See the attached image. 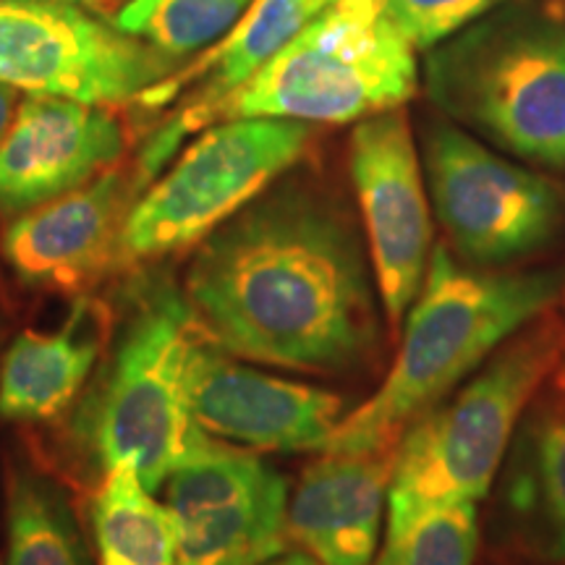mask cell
<instances>
[{
	"instance_id": "23",
	"label": "cell",
	"mask_w": 565,
	"mask_h": 565,
	"mask_svg": "<svg viewBox=\"0 0 565 565\" xmlns=\"http://www.w3.org/2000/svg\"><path fill=\"white\" fill-rule=\"evenodd\" d=\"M511 0H380L416 53H427Z\"/></svg>"
},
{
	"instance_id": "10",
	"label": "cell",
	"mask_w": 565,
	"mask_h": 565,
	"mask_svg": "<svg viewBox=\"0 0 565 565\" xmlns=\"http://www.w3.org/2000/svg\"><path fill=\"white\" fill-rule=\"evenodd\" d=\"M349 168L380 303L398 333L433 257V204L404 108L356 124Z\"/></svg>"
},
{
	"instance_id": "2",
	"label": "cell",
	"mask_w": 565,
	"mask_h": 565,
	"mask_svg": "<svg viewBox=\"0 0 565 565\" xmlns=\"http://www.w3.org/2000/svg\"><path fill=\"white\" fill-rule=\"evenodd\" d=\"M565 270H482L433 246L422 291L401 322L383 385L338 422L322 454H393L416 416L471 377L500 345L555 309Z\"/></svg>"
},
{
	"instance_id": "4",
	"label": "cell",
	"mask_w": 565,
	"mask_h": 565,
	"mask_svg": "<svg viewBox=\"0 0 565 565\" xmlns=\"http://www.w3.org/2000/svg\"><path fill=\"white\" fill-rule=\"evenodd\" d=\"M129 299L108 364L76 416V435L105 471L131 466L158 492L215 437L186 406L183 364L196 324L183 294L162 275H141Z\"/></svg>"
},
{
	"instance_id": "15",
	"label": "cell",
	"mask_w": 565,
	"mask_h": 565,
	"mask_svg": "<svg viewBox=\"0 0 565 565\" xmlns=\"http://www.w3.org/2000/svg\"><path fill=\"white\" fill-rule=\"evenodd\" d=\"M494 482L508 542L529 561L565 565V362L536 391Z\"/></svg>"
},
{
	"instance_id": "11",
	"label": "cell",
	"mask_w": 565,
	"mask_h": 565,
	"mask_svg": "<svg viewBox=\"0 0 565 565\" xmlns=\"http://www.w3.org/2000/svg\"><path fill=\"white\" fill-rule=\"evenodd\" d=\"M175 565H265L288 545V482L246 448L212 440L168 477Z\"/></svg>"
},
{
	"instance_id": "16",
	"label": "cell",
	"mask_w": 565,
	"mask_h": 565,
	"mask_svg": "<svg viewBox=\"0 0 565 565\" xmlns=\"http://www.w3.org/2000/svg\"><path fill=\"white\" fill-rule=\"evenodd\" d=\"M393 454H322L288 498V542L322 565H372L393 479Z\"/></svg>"
},
{
	"instance_id": "1",
	"label": "cell",
	"mask_w": 565,
	"mask_h": 565,
	"mask_svg": "<svg viewBox=\"0 0 565 565\" xmlns=\"http://www.w3.org/2000/svg\"><path fill=\"white\" fill-rule=\"evenodd\" d=\"M183 299L228 356L345 374L380 353V294L362 233L307 181H275L200 242Z\"/></svg>"
},
{
	"instance_id": "12",
	"label": "cell",
	"mask_w": 565,
	"mask_h": 565,
	"mask_svg": "<svg viewBox=\"0 0 565 565\" xmlns=\"http://www.w3.org/2000/svg\"><path fill=\"white\" fill-rule=\"evenodd\" d=\"M183 391L189 414L210 437L267 454H322L345 416L338 393L233 362L200 328L186 351Z\"/></svg>"
},
{
	"instance_id": "18",
	"label": "cell",
	"mask_w": 565,
	"mask_h": 565,
	"mask_svg": "<svg viewBox=\"0 0 565 565\" xmlns=\"http://www.w3.org/2000/svg\"><path fill=\"white\" fill-rule=\"evenodd\" d=\"M100 356V333L87 299L76 301L51 333H21L0 370V416L47 422L66 412Z\"/></svg>"
},
{
	"instance_id": "7",
	"label": "cell",
	"mask_w": 565,
	"mask_h": 565,
	"mask_svg": "<svg viewBox=\"0 0 565 565\" xmlns=\"http://www.w3.org/2000/svg\"><path fill=\"white\" fill-rule=\"evenodd\" d=\"M309 141L312 124L291 118H225L212 126L134 202L121 231V263L204 242L291 171Z\"/></svg>"
},
{
	"instance_id": "13",
	"label": "cell",
	"mask_w": 565,
	"mask_h": 565,
	"mask_svg": "<svg viewBox=\"0 0 565 565\" xmlns=\"http://www.w3.org/2000/svg\"><path fill=\"white\" fill-rule=\"evenodd\" d=\"M124 126L105 105L30 95L0 139V221L74 192L124 154Z\"/></svg>"
},
{
	"instance_id": "9",
	"label": "cell",
	"mask_w": 565,
	"mask_h": 565,
	"mask_svg": "<svg viewBox=\"0 0 565 565\" xmlns=\"http://www.w3.org/2000/svg\"><path fill=\"white\" fill-rule=\"evenodd\" d=\"M175 58L74 3L0 0V84L92 105L141 100Z\"/></svg>"
},
{
	"instance_id": "3",
	"label": "cell",
	"mask_w": 565,
	"mask_h": 565,
	"mask_svg": "<svg viewBox=\"0 0 565 565\" xmlns=\"http://www.w3.org/2000/svg\"><path fill=\"white\" fill-rule=\"evenodd\" d=\"M424 92L508 158L565 171V24L519 0L424 53Z\"/></svg>"
},
{
	"instance_id": "22",
	"label": "cell",
	"mask_w": 565,
	"mask_h": 565,
	"mask_svg": "<svg viewBox=\"0 0 565 565\" xmlns=\"http://www.w3.org/2000/svg\"><path fill=\"white\" fill-rule=\"evenodd\" d=\"M252 0H131L113 24L181 61L233 30Z\"/></svg>"
},
{
	"instance_id": "25",
	"label": "cell",
	"mask_w": 565,
	"mask_h": 565,
	"mask_svg": "<svg viewBox=\"0 0 565 565\" xmlns=\"http://www.w3.org/2000/svg\"><path fill=\"white\" fill-rule=\"evenodd\" d=\"M265 565H322L320 561H315L312 555H307V553H288V555H278V557H273V561H267Z\"/></svg>"
},
{
	"instance_id": "20",
	"label": "cell",
	"mask_w": 565,
	"mask_h": 565,
	"mask_svg": "<svg viewBox=\"0 0 565 565\" xmlns=\"http://www.w3.org/2000/svg\"><path fill=\"white\" fill-rule=\"evenodd\" d=\"M479 513L471 500H387L374 565H475Z\"/></svg>"
},
{
	"instance_id": "19",
	"label": "cell",
	"mask_w": 565,
	"mask_h": 565,
	"mask_svg": "<svg viewBox=\"0 0 565 565\" xmlns=\"http://www.w3.org/2000/svg\"><path fill=\"white\" fill-rule=\"evenodd\" d=\"M92 536L100 565H175L179 526L131 466L105 471L92 503Z\"/></svg>"
},
{
	"instance_id": "6",
	"label": "cell",
	"mask_w": 565,
	"mask_h": 565,
	"mask_svg": "<svg viewBox=\"0 0 565 565\" xmlns=\"http://www.w3.org/2000/svg\"><path fill=\"white\" fill-rule=\"evenodd\" d=\"M419 87L416 51L380 0H330L217 108L225 118L353 124L404 108Z\"/></svg>"
},
{
	"instance_id": "17",
	"label": "cell",
	"mask_w": 565,
	"mask_h": 565,
	"mask_svg": "<svg viewBox=\"0 0 565 565\" xmlns=\"http://www.w3.org/2000/svg\"><path fill=\"white\" fill-rule=\"evenodd\" d=\"M322 9V0H252L244 17L233 24L228 40L221 42L202 61L207 79L200 92L192 100H186V105L141 150L137 168H134L139 186L145 189L160 173V168L173 158L186 134L215 121L217 108L233 92L249 82Z\"/></svg>"
},
{
	"instance_id": "5",
	"label": "cell",
	"mask_w": 565,
	"mask_h": 565,
	"mask_svg": "<svg viewBox=\"0 0 565 565\" xmlns=\"http://www.w3.org/2000/svg\"><path fill=\"white\" fill-rule=\"evenodd\" d=\"M563 362L565 320L550 309L408 424L387 500L487 498L529 404Z\"/></svg>"
},
{
	"instance_id": "24",
	"label": "cell",
	"mask_w": 565,
	"mask_h": 565,
	"mask_svg": "<svg viewBox=\"0 0 565 565\" xmlns=\"http://www.w3.org/2000/svg\"><path fill=\"white\" fill-rule=\"evenodd\" d=\"M13 108H17V89L9 84H0V139L13 121Z\"/></svg>"
},
{
	"instance_id": "26",
	"label": "cell",
	"mask_w": 565,
	"mask_h": 565,
	"mask_svg": "<svg viewBox=\"0 0 565 565\" xmlns=\"http://www.w3.org/2000/svg\"><path fill=\"white\" fill-rule=\"evenodd\" d=\"M45 3H74V0H45Z\"/></svg>"
},
{
	"instance_id": "8",
	"label": "cell",
	"mask_w": 565,
	"mask_h": 565,
	"mask_svg": "<svg viewBox=\"0 0 565 565\" xmlns=\"http://www.w3.org/2000/svg\"><path fill=\"white\" fill-rule=\"evenodd\" d=\"M422 160L437 223L466 265L508 270L561 238V183L448 118L424 126Z\"/></svg>"
},
{
	"instance_id": "27",
	"label": "cell",
	"mask_w": 565,
	"mask_h": 565,
	"mask_svg": "<svg viewBox=\"0 0 565 565\" xmlns=\"http://www.w3.org/2000/svg\"><path fill=\"white\" fill-rule=\"evenodd\" d=\"M322 3H324V6H328V3H330V0H322Z\"/></svg>"
},
{
	"instance_id": "21",
	"label": "cell",
	"mask_w": 565,
	"mask_h": 565,
	"mask_svg": "<svg viewBox=\"0 0 565 565\" xmlns=\"http://www.w3.org/2000/svg\"><path fill=\"white\" fill-rule=\"evenodd\" d=\"M9 565H92L66 494L30 469L9 479Z\"/></svg>"
},
{
	"instance_id": "14",
	"label": "cell",
	"mask_w": 565,
	"mask_h": 565,
	"mask_svg": "<svg viewBox=\"0 0 565 565\" xmlns=\"http://www.w3.org/2000/svg\"><path fill=\"white\" fill-rule=\"evenodd\" d=\"M141 189L137 175H100L24 212L6 225L3 257L24 286L79 291L113 263H121V231Z\"/></svg>"
}]
</instances>
